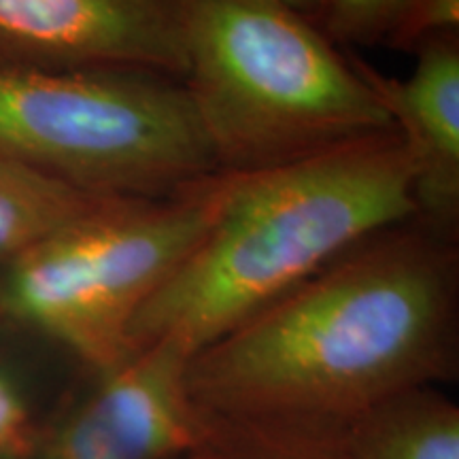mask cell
Here are the masks:
<instances>
[{"mask_svg": "<svg viewBox=\"0 0 459 459\" xmlns=\"http://www.w3.org/2000/svg\"><path fill=\"white\" fill-rule=\"evenodd\" d=\"M181 459H349V453L344 428L215 417L198 411L196 438Z\"/></svg>", "mask_w": 459, "mask_h": 459, "instance_id": "8fae6325", "label": "cell"}, {"mask_svg": "<svg viewBox=\"0 0 459 459\" xmlns=\"http://www.w3.org/2000/svg\"><path fill=\"white\" fill-rule=\"evenodd\" d=\"M183 85L223 172L281 169L395 130L355 56L277 0H198Z\"/></svg>", "mask_w": 459, "mask_h": 459, "instance_id": "3957f363", "label": "cell"}, {"mask_svg": "<svg viewBox=\"0 0 459 459\" xmlns=\"http://www.w3.org/2000/svg\"><path fill=\"white\" fill-rule=\"evenodd\" d=\"M277 3L285 4L296 13H300L307 20H311L313 24H317L321 28L324 24V17L328 13V4L330 0H277Z\"/></svg>", "mask_w": 459, "mask_h": 459, "instance_id": "9a60e30c", "label": "cell"}, {"mask_svg": "<svg viewBox=\"0 0 459 459\" xmlns=\"http://www.w3.org/2000/svg\"><path fill=\"white\" fill-rule=\"evenodd\" d=\"M457 311V243L409 220L198 349L187 394L206 415L347 428L451 378Z\"/></svg>", "mask_w": 459, "mask_h": 459, "instance_id": "6da1fadb", "label": "cell"}, {"mask_svg": "<svg viewBox=\"0 0 459 459\" xmlns=\"http://www.w3.org/2000/svg\"><path fill=\"white\" fill-rule=\"evenodd\" d=\"M0 158L100 198H166L220 166L181 79L0 66Z\"/></svg>", "mask_w": 459, "mask_h": 459, "instance_id": "277c9868", "label": "cell"}, {"mask_svg": "<svg viewBox=\"0 0 459 459\" xmlns=\"http://www.w3.org/2000/svg\"><path fill=\"white\" fill-rule=\"evenodd\" d=\"M349 459H459V409L436 387L383 402L344 428Z\"/></svg>", "mask_w": 459, "mask_h": 459, "instance_id": "9c48e42d", "label": "cell"}, {"mask_svg": "<svg viewBox=\"0 0 459 459\" xmlns=\"http://www.w3.org/2000/svg\"><path fill=\"white\" fill-rule=\"evenodd\" d=\"M412 217V166L398 130L238 175L206 237L136 315L130 351L175 341L194 355Z\"/></svg>", "mask_w": 459, "mask_h": 459, "instance_id": "7a4b0ae2", "label": "cell"}, {"mask_svg": "<svg viewBox=\"0 0 459 459\" xmlns=\"http://www.w3.org/2000/svg\"><path fill=\"white\" fill-rule=\"evenodd\" d=\"M406 0H330L324 32L332 43L387 48Z\"/></svg>", "mask_w": 459, "mask_h": 459, "instance_id": "7c38bea8", "label": "cell"}, {"mask_svg": "<svg viewBox=\"0 0 459 459\" xmlns=\"http://www.w3.org/2000/svg\"><path fill=\"white\" fill-rule=\"evenodd\" d=\"M198 0H0V66L132 68L181 79Z\"/></svg>", "mask_w": 459, "mask_h": 459, "instance_id": "8992f818", "label": "cell"}, {"mask_svg": "<svg viewBox=\"0 0 459 459\" xmlns=\"http://www.w3.org/2000/svg\"><path fill=\"white\" fill-rule=\"evenodd\" d=\"M37 445L30 406L13 378L0 368V459H28Z\"/></svg>", "mask_w": 459, "mask_h": 459, "instance_id": "5bb4252c", "label": "cell"}, {"mask_svg": "<svg viewBox=\"0 0 459 459\" xmlns=\"http://www.w3.org/2000/svg\"><path fill=\"white\" fill-rule=\"evenodd\" d=\"M217 172L166 198L111 203L43 238L0 274V319L94 375L119 366L141 308L206 237L237 183Z\"/></svg>", "mask_w": 459, "mask_h": 459, "instance_id": "5b68a950", "label": "cell"}, {"mask_svg": "<svg viewBox=\"0 0 459 459\" xmlns=\"http://www.w3.org/2000/svg\"><path fill=\"white\" fill-rule=\"evenodd\" d=\"M406 79L385 77L355 57L392 115L412 166V220L457 243L459 232V32L438 34L415 49Z\"/></svg>", "mask_w": 459, "mask_h": 459, "instance_id": "ba28073f", "label": "cell"}, {"mask_svg": "<svg viewBox=\"0 0 459 459\" xmlns=\"http://www.w3.org/2000/svg\"><path fill=\"white\" fill-rule=\"evenodd\" d=\"M189 358L175 341L136 349L96 375L94 387L34 453L39 459H181L198 428L186 383Z\"/></svg>", "mask_w": 459, "mask_h": 459, "instance_id": "52a82bcc", "label": "cell"}, {"mask_svg": "<svg viewBox=\"0 0 459 459\" xmlns=\"http://www.w3.org/2000/svg\"><path fill=\"white\" fill-rule=\"evenodd\" d=\"M459 32V0H406L387 48L415 51L438 34Z\"/></svg>", "mask_w": 459, "mask_h": 459, "instance_id": "4fadbf2b", "label": "cell"}, {"mask_svg": "<svg viewBox=\"0 0 459 459\" xmlns=\"http://www.w3.org/2000/svg\"><path fill=\"white\" fill-rule=\"evenodd\" d=\"M111 200L117 198L91 196L0 158V274L30 247Z\"/></svg>", "mask_w": 459, "mask_h": 459, "instance_id": "30bf717a", "label": "cell"}]
</instances>
